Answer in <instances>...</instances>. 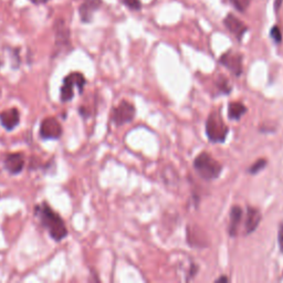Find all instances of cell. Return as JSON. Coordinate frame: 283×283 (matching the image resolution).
I'll list each match as a JSON object with an SVG mask.
<instances>
[{
    "mask_svg": "<svg viewBox=\"0 0 283 283\" xmlns=\"http://www.w3.org/2000/svg\"><path fill=\"white\" fill-rule=\"evenodd\" d=\"M33 213L53 241L60 243L69 236V230L63 218L52 209V207L46 200L34 206Z\"/></svg>",
    "mask_w": 283,
    "mask_h": 283,
    "instance_id": "1",
    "label": "cell"
},
{
    "mask_svg": "<svg viewBox=\"0 0 283 283\" xmlns=\"http://www.w3.org/2000/svg\"><path fill=\"white\" fill-rule=\"evenodd\" d=\"M88 81L83 73L74 71L67 74L62 81V85L60 88V101L62 103H68L74 98V90L78 89L80 94L83 93L84 88Z\"/></svg>",
    "mask_w": 283,
    "mask_h": 283,
    "instance_id": "2",
    "label": "cell"
},
{
    "mask_svg": "<svg viewBox=\"0 0 283 283\" xmlns=\"http://www.w3.org/2000/svg\"><path fill=\"white\" fill-rule=\"evenodd\" d=\"M194 167L197 174L205 181H212V179L218 178L223 170L222 164L213 160L211 155L206 151L195 158Z\"/></svg>",
    "mask_w": 283,
    "mask_h": 283,
    "instance_id": "3",
    "label": "cell"
},
{
    "mask_svg": "<svg viewBox=\"0 0 283 283\" xmlns=\"http://www.w3.org/2000/svg\"><path fill=\"white\" fill-rule=\"evenodd\" d=\"M54 29V51L53 57L56 58L61 53H68L72 50L70 29L66 25L63 19H58L53 26Z\"/></svg>",
    "mask_w": 283,
    "mask_h": 283,
    "instance_id": "4",
    "label": "cell"
},
{
    "mask_svg": "<svg viewBox=\"0 0 283 283\" xmlns=\"http://www.w3.org/2000/svg\"><path fill=\"white\" fill-rule=\"evenodd\" d=\"M228 132L229 127L224 123L220 115L218 113H211L206 122V133L208 139L213 143H224Z\"/></svg>",
    "mask_w": 283,
    "mask_h": 283,
    "instance_id": "5",
    "label": "cell"
},
{
    "mask_svg": "<svg viewBox=\"0 0 283 283\" xmlns=\"http://www.w3.org/2000/svg\"><path fill=\"white\" fill-rule=\"evenodd\" d=\"M63 134V128L60 122L53 116H48L41 121L39 136L43 141H58Z\"/></svg>",
    "mask_w": 283,
    "mask_h": 283,
    "instance_id": "6",
    "label": "cell"
},
{
    "mask_svg": "<svg viewBox=\"0 0 283 283\" xmlns=\"http://www.w3.org/2000/svg\"><path fill=\"white\" fill-rule=\"evenodd\" d=\"M135 113L136 110L132 103L122 101L119 105L113 108L111 119L116 126H121L132 122L135 117Z\"/></svg>",
    "mask_w": 283,
    "mask_h": 283,
    "instance_id": "7",
    "label": "cell"
},
{
    "mask_svg": "<svg viewBox=\"0 0 283 283\" xmlns=\"http://www.w3.org/2000/svg\"><path fill=\"white\" fill-rule=\"evenodd\" d=\"M103 0H83L79 6V17L82 24H92L96 11L102 8Z\"/></svg>",
    "mask_w": 283,
    "mask_h": 283,
    "instance_id": "8",
    "label": "cell"
},
{
    "mask_svg": "<svg viewBox=\"0 0 283 283\" xmlns=\"http://www.w3.org/2000/svg\"><path fill=\"white\" fill-rule=\"evenodd\" d=\"M219 63L226 67L228 70L237 75V77L243 73V56L238 52H233L231 50L225 52L220 57Z\"/></svg>",
    "mask_w": 283,
    "mask_h": 283,
    "instance_id": "9",
    "label": "cell"
},
{
    "mask_svg": "<svg viewBox=\"0 0 283 283\" xmlns=\"http://www.w3.org/2000/svg\"><path fill=\"white\" fill-rule=\"evenodd\" d=\"M224 26L229 30V32L232 36L236 37L238 41H241L244 38L245 34L249 30V27H248L244 21L233 15V13H228V15L224 19Z\"/></svg>",
    "mask_w": 283,
    "mask_h": 283,
    "instance_id": "10",
    "label": "cell"
},
{
    "mask_svg": "<svg viewBox=\"0 0 283 283\" xmlns=\"http://www.w3.org/2000/svg\"><path fill=\"white\" fill-rule=\"evenodd\" d=\"M4 168L10 175H19L26 166V158L23 153H10L4 158Z\"/></svg>",
    "mask_w": 283,
    "mask_h": 283,
    "instance_id": "11",
    "label": "cell"
},
{
    "mask_svg": "<svg viewBox=\"0 0 283 283\" xmlns=\"http://www.w3.org/2000/svg\"><path fill=\"white\" fill-rule=\"evenodd\" d=\"M0 124L2 126L11 132L20 124V112L17 107H11L0 112Z\"/></svg>",
    "mask_w": 283,
    "mask_h": 283,
    "instance_id": "12",
    "label": "cell"
},
{
    "mask_svg": "<svg viewBox=\"0 0 283 283\" xmlns=\"http://www.w3.org/2000/svg\"><path fill=\"white\" fill-rule=\"evenodd\" d=\"M261 217L262 216L259 209L254 208V207H248L246 223H245V230L247 234L252 233L255 229H257V227L261 222Z\"/></svg>",
    "mask_w": 283,
    "mask_h": 283,
    "instance_id": "13",
    "label": "cell"
},
{
    "mask_svg": "<svg viewBox=\"0 0 283 283\" xmlns=\"http://www.w3.org/2000/svg\"><path fill=\"white\" fill-rule=\"evenodd\" d=\"M243 209L239 206H233L230 210V225H229V233L230 236H236L238 231V226L243 219Z\"/></svg>",
    "mask_w": 283,
    "mask_h": 283,
    "instance_id": "14",
    "label": "cell"
},
{
    "mask_svg": "<svg viewBox=\"0 0 283 283\" xmlns=\"http://www.w3.org/2000/svg\"><path fill=\"white\" fill-rule=\"evenodd\" d=\"M247 113V107L240 102H231L228 106V117L232 121H239Z\"/></svg>",
    "mask_w": 283,
    "mask_h": 283,
    "instance_id": "15",
    "label": "cell"
},
{
    "mask_svg": "<svg viewBox=\"0 0 283 283\" xmlns=\"http://www.w3.org/2000/svg\"><path fill=\"white\" fill-rule=\"evenodd\" d=\"M230 3V5L236 9L238 12L244 13L247 11V9L249 8L251 0H228Z\"/></svg>",
    "mask_w": 283,
    "mask_h": 283,
    "instance_id": "16",
    "label": "cell"
},
{
    "mask_svg": "<svg viewBox=\"0 0 283 283\" xmlns=\"http://www.w3.org/2000/svg\"><path fill=\"white\" fill-rule=\"evenodd\" d=\"M267 164H268V162H267L266 158H260V160H258L254 164L251 165V166L249 167V169H248V171H249L250 174H253V175L257 174V172L261 171L267 166Z\"/></svg>",
    "mask_w": 283,
    "mask_h": 283,
    "instance_id": "17",
    "label": "cell"
},
{
    "mask_svg": "<svg viewBox=\"0 0 283 283\" xmlns=\"http://www.w3.org/2000/svg\"><path fill=\"white\" fill-rule=\"evenodd\" d=\"M121 3L128 8L129 10L139 11L142 9V2L141 0H121Z\"/></svg>",
    "mask_w": 283,
    "mask_h": 283,
    "instance_id": "18",
    "label": "cell"
},
{
    "mask_svg": "<svg viewBox=\"0 0 283 283\" xmlns=\"http://www.w3.org/2000/svg\"><path fill=\"white\" fill-rule=\"evenodd\" d=\"M270 38L275 45H280L282 42V32L279 26H273L270 29Z\"/></svg>",
    "mask_w": 283,
    "mask_h": 283,
    "instance_id": "19",
    "label": "cell"
},
{
    "mask_svg": "<svg viewBox=\"0 0 283 283\" xmlns=\"http://www.w3.org/2000/svg\"><path fill=\"white\" fill-rule=\"evenodd\" d=\"M217 88L223 94H228L231 91V86L229 85V82L227 79L222 78L219 81H217Z\"/></svg>",
    "mask_w": 283,
    "mask_h": 283,
    "instance_id": "20",
    "label": "cell"
},
{
    "mask_svg": "<svg viewBox=\"0 0 283 283\" xmlns=\"http://www.w3.org/2000/svg\"><path fill=\"white\" fill-rule=\"evenodd\" d=\"M20 48H15L13 51L11 52V57H12V68L13 69H18L20 67Z\"/></svg>",
    "mask_w": 283,
    "mask_h": 283,
    "instance_id": "21",
    "label": "cell"
},
{
    "mask_svg": "<svg viewBox=\"0 0 283 283\" xmlns=\"http://www.w3.org/2000/svg\"><path fill=\"white\" fill-rule=\"evenodd\" d=\"M278 243H279V247L280 250L283 253V222L280 224L279 226V232H278Z\"/></svg>",
    "mask_w": 283,
    "mask_h": 283,
    "instance_id": "22",
    "label": "cell"
},
{
    "mask_svg": "<svg viewBox=\"0 0 283 283\" xmlns=\"http://www.w3.org/2000/svg\"><path fill=\"white\" fill-rule=\"evenodd\" d=\"M283 4V0H274L273 3V9H274V12L278 13L281 9V6Z\"/></svg>",
    "mask_w": 283,
    "mask_h": 283,
    "instance_id": "23",
    "label": "cell"
},
{
    "mask_svg": "<svg viewBox=\"0 0 283 283\" xmlns=\"http://www.w3.org/2000/svg\"><path fill=\"white\" fill-rule=\"evenodd\" d=\"M29 2L34 6H41V5L48 4L50 2V0H29Z\"/></svg>",
    "mask_w": 283,
    "mask_h": 283,
    "instance_id": "24",
    "label": "cell"
},
{
    "mask_svg": "<svg viewBox=\"0 0 283 283\" xmlns=\"http://www.w3.org/2000/svg\"><path fill=\"white\" fill-rule=\"evenodd\" d=\"M228 282V281H229V279H228L227 277H222V278H219V279H217L216 280V282Z\"/></svg>",
    "mask_w": 283,
    "mask_h": 283,
    "instance_id": "25",
    "label": "cell"
},
{
    "mask_svg": "<svg viewBox=\"0 0 283 283\" xmlns=\"http://www.w3.org/2000/svg\"><path fill=\"white\" fill-rule=\"evenodd\" d=\"M3 64H4V62H3V60H2V59H0V68L3 67Z\"/></svg>",
    "mask_w": 283,
    "mask_h": 283,
    "instance_id": "26",
    "label": "cell"
},
{
    "mask_svg": "<svg viewBox=\"0 0 283 283\" xmlns=\"http://www.w3.org/2000/svg\"><path fill=\"white\" fill-rule=\"evenodd\" d=\"M2 94H3V91H2V89H0V99H2Z\"/></svg>",
    "mask_w": 283,
    "mask_h": 283,
    "instance_id": "27",
    "label": "cell"
}]
</instances>
